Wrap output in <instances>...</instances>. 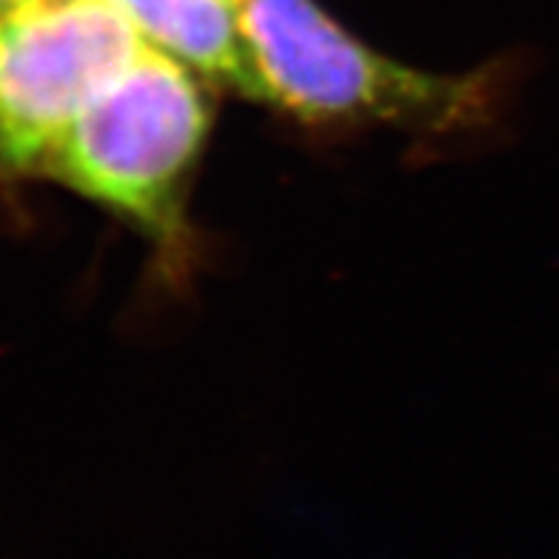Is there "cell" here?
Masks as SVG:
<instances>
[{
    "instance_id": "1",
    "label": "cell",
    "mask_w": 559,
    "mask_h": 559,
    "mask_svg": "<svg viewBox=\"0 0 559 559\" xmlns=\"http://www.w3.org/2000/svg\"><path fill=\"white\" fill-rule=\"evenodd\" d=\"M212 118L209 83L146 44L81 111L44 177L126 217L163 251H183L186 192Z\"/></svg>"
},
{
    "instance_id": "2",
    "label": "cell",
    "mask_w": 559,
    "mask_h": 559,
    "mask_svg": "<svg viewBox=\"0 0 559 559\" xmlns=\"http://www.w3.org/2000/svg\"><path fill=\"white\" fill-rule=\"evenodd\" d=\"M265 104L306 123L451 132L491 106V81L437 74L377 52L314 0H237Z\"/></svg>"
},
{
    "instance_id": "3",
    "label": "cell",
    "mask_w": 559,
    "mask_h": 559,
    "mask_svg": "<svg viewBox=\"0 0 559 559\" xmlns=\"http://www.w3.org/2000/svg\"><path fill=\"white\" fill-rule=\"evenodd\" d=\"M146 49L111 0L0 17V166L44 175L81 111Z\"/></svg>"
},
{
    "instance_id": "4",
    "label": "cell",
    "mask_w": 559,
    "mask_h": 559,
    "mask_svg": "<svg viewBox=\"0 0 559 559\" xmlns=\"http://www.w3.org/2000/svg\"><path fill=\"white\" fill-rule=\"evenodd\" d=\"M157 52L209 86L265 104L237 0H111Z\"/></svg>"
},
{
    "instance_id": "5",
    "label": "cell",
    "mask_w": 559,
    "mask_h": 559,
    "mask_svg": "<svg viewBox=\"0 0 559 559\" xmlns=\"http://www.w3.org/2000/svg\"><path fill=\"white\" fill-rule=\"evenodd\" d=\"M52 3H60V0H0V17L29 12V9L37 7H52Z\"/></svg>"
}]
</instances>
